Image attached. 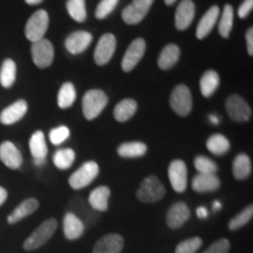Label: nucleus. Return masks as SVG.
<instances>
[{
  "label": "nucleus",
  "instance_id": "nucleus-47",
  "mask_svg": "<svg viewBox=\"0 0 253 253\" xmlns=\"http://www.w3.org/2000/svg\"><path fill=\"white\" fill-rule=\"evenodd\" d=\"M46 163V158H40V160H34V164L37 167H42Z\"/></svg>",
  "mask_w": 253,
  "mask_h": 253
},
{
  "label": "nucleus",
  "instance_id": "nucleus-37",
  "mask_svg": "<svg viewBox=\"0 0 253 253\" xmlns=\"http://www.w3.org/2000/svg\"><path fill=\"white\" fill-rule=\"evenodd\" d=\"M194 163L199 173H216L218 171L217 163L207 156H197Z\"/></svg>",
  "mask_w": 253,
  "mask_h": 253
},
{
  "label": "nucleus",
  "instance_id": "nucleus-9",
  "mask_svg": "<svg viewBox=\"0 0 253 253\" xmlns=\"http://www.w3.org/2000/svg\"><path fill=\"white\" fill-rule=\"evenodd\" d=\"M154 0H132L130 5L123 8L122 19L128 25H137L148 14Z\"/></svg>",
  "mask_w": 253,
  "mask_h": 253
},
{
  "label": "nucleus",
  "instance_id": "nucleus-21",
  "mask_svg": "<svg viewBox=\"0 0 253 253\" xmlns=\"http://www.w3.org/2000/svg\"><path fill=\"white\" fill-rule=\"evenodd\" d=\"M84 224L77 214L73 212L66 213L63 218V233L69 240H75L84 235Z\"/></svg>",
  "mask_w": 253,
  "mask_h": 253
},
{
  "label": "nucleus",
  "instance_id": "nucleus-20",
  "mask_svg": "<svg viewBox=\"0 0 253 253\" xmlns=\"http://www.w3.org/2000/svg\"><path fill=\"white\" fill-rule=\"evenodd\" d=\"M219 186L220 181L216 173H198L192 179V189L199 194L216 191Z\"/></svg>",
  "mask_w": 253,
  "mask_h": 253
},
{
  "label": "nucleus",
  "instance_id": "nucleus-10",
  "mask_svg": "<svg viewBox=\"0 0 253 253\" xmlns=\"http://www.w3.org/2000/svg\"><path fill=\"white\" fill-rule=\"evenodd\" d=\"M116 49V38L112 33H106L100 38L94 50V61L97 66L107 65L112 60Z\"/></svg>",
  "mask_w": 253,
  "mask_h": 253
},
{
  "label": "nucleus",
  "instance_id": "nucleus-31",
  "mask_svg": "<svg viewBox=\"0 0 253 253\" xmlns=\"http://www.w3.org/2000/svg\"><path fill=\"white\" fill-rule=\"evenodd\" d=\"M15 77H17L15 62L11 59H6L2 62L1 69H0V84L4 88L12 87L15 81Z\"/></svg>",
  "mask_w": 253,
  "mask_h": 253
},
{
  "label": "nucleus",
  "instance_id": "nucleus-26",
  "mask_svg": "<svg viewBox=\"0 0 253 253\" xmlns=\"http://www.w3.org/2000/svg\"><path fill=\"white\" fill-rule=\"evenodd\" d=\"M137 110V103L132 99H125L116 104L114 109V118L119 122L129 121Z\"/></svg>",
  "mask_w": 253,
  "mask_h": 253
},
{
  "label": "nucleus",
  "instance_id": "nucleus-36",
  "mask_svg": "<svg viewBox=\"0 0 253 253\" xmlns=\"http://www.w3.org/2000/svg\"><path fill=\"white\" fill-rule=\"evenodd\" d=\"M252 217H253V207L252 205H249V207H246L244 210L240 211L238 214H236V216L229 221V229L232 231L238 230L239 227H243L244 225H246V224L252 219Z\"/></svg>",
  "mask_w": 253,
  "mask_h": 253
},
{
  "label": "nucleus",
  "instance_id": "nucleus-32",
  "mask_svg": "<svg viewBox=\"0 0 253 253\" xmlns=\"http://www.w3.org/2000/svg\"><path fill=\"white\" fill-rule=\"evenodd\" d=\"M75 99H77V90L74 84L71 82L63 84L58 94V106L61 109H67L73 106Z\"/></svg>",
  "mask_w": 253,
  "mask_h": 253
},
{
  "label": "nucleus",
  "instance_id": "nucleus-2",
  "mask_svg": "<svg viewBox=\"0 0 253 253\" xmlns=\"http://www.w3.org/2000/svg\"><path fill=\"white\" fill-rule=\"evenodd\" d=\"M58 229V221L54 218L47 219L41 224L40 226L37 227L28 238L25 240L24 249L26 251H33V250L39 249L40 246L45 245L48 240L52 238L54 232Z\"/></svg>",
  "mask_w": 253,
  "mask_h": 253
},
{
  "label": "nucleus",
  "instance_id": "nucleus-25",
  "mask_svg": "<svg viewBox=\"0 0 253 253\" xmlns=\"http://www.w3.org/2000/svg\"><path fill=\"white\" fill-rule=\"evenodd\" d=\"M219 75L216 71H207L202 75L201 81H199V87H201V93L204 97H210L211 95L214 94L219 86Z\"/></svg>",
  "mask_w": 253,
  "mask_h": 253
},
{
  "label": "nucleus",
  "instance_id": "nucleus-44",
  "mask_svg": "<svg viewBox=\"0 0 253 253\" xmlns=\"http://www.w3.org/2000/svg\"><path fill=\"white\" fill-rule=\"evenodd\" d=\"M208 209L204 208V207H201L197 209V217L201 218V219H204V218L208 217Z\"/></svg>",
  "mask_w": 253,
  "mask_h": 253
},
{
  "label": "nucleus",
  "instance_id": "nucleus-41",
  "mask_svg": "<svg viewBox=\"0 0 253 253\" xmlns=\"http://www.w3.org/2000/svg\"><path fill=\"white\" fill-rule=\"evenodd\" d=\"M231 249L230 242L227 239L216 240L213 244H211L205 250L203 253H229Z\"/></svg>",
  "mask_w": 253,
  "mask_h": 253
},
{
  "label": "nucleus",
  "instance_id": "nucleus-46",
  "mask_svg": "<svg viewBox=\"0 0 253 253\" xmlns=\"http://www.w3.org/2000/svg\"><path fill=\"white\" fill-rule=\"evenodd\" d=\"M209 119H210V122H212L213 125H219L220 120L217 115H210V116H209Z\"/></svg>",
  "mask_w": 253,
  "mask_h": 253
},
{
  "label": "nucleus",
  "instance_id": "nucleus-17",
  "mask_svg": "<svg viewBox=\"0 0 253 253\" xmlns=\"http://www.w3.org/2000/svg\"><path fill=\"white\" fill-rule=\"evenodd\" d=\"M0 161L9 169H19L23 164V156L12 142L6 141L0 144Z\"/></svg>",
  "mask_w": 253,
  "mask_h": 253
},
{
  "label": "nucleus",
  "instance_id": "nucleus-22",
  "mask_svg": "<svg viewBox=\"0 0 253 253\" xmlns=\"http://www.w3.org/2000/svg\"><path fill=\"white\" fill-rule=\"evenodd\" d=\"M110 197V189L106 185L97 186L90 192L89 198H88V203H89L90 208L95 211H107L108 209V201Z\"/></svg>",
  "mask_w": 253,
  "mask_h": 253
},
{
  "label": "nucleus",
  "instance_id": "nucleus-4",
  "mask_svg": "<svg viewBox=\"0 0 253 253\" xmlns=\"http://www.w3.org/2000/svg\"><path fill=\"white\" fill-rule=\"evenodd\" d=\"M49 17L45 9H39L28 19L25 27V36L31 42H37L43 39V36L48 30Z\"/></svg>",
  "mask_w": 253,
  "mask_h": 253
},
{
  "label": "nucleus",
  "instance_id": "nucleus-11",
  "mask_svg": "<svg viewBox=\"0 0 253 253\" xmlns=\"http://www.w3.org/2000/svg\"><path fill=\"white\" fill-rule=\"evenodd\" d=\"M145 49H147V45H145V41L142 38H137V39L132 41L126 48L125 56L122 59L123 72H131L138 65L141 59L143 58Z\"/></svg>",
  "mask_w": 253,
  "mask_h": 253
},
{
  "label": "nucleus",
  "instance_id": "nucleus-15",
  "mask_svg": "<svg viewBox=\"0 0 253 253\" xmlns=\"http://www.w3.org/2000/svg\"><path fill=\"white\" fill-rule=\"evenodd\" d=\"M195 4L191 0H182L177 6L175 26L178 31H184L191 25L195 18Z\"/></svg>",
  "mask_w": 253,
  "mask_h": 253
},
{
  "label": "nucleus",
  "instance_id": "nucleus-24",
  "mask_svg": "<svg viewBox=\"0 0 253 253\" xmlns=\"http://www.w3.org/2000/svg\"><path fill=\"white\" fill-rule=\"evenodd\" d=\"M39 208V202L36 198H28L26 201H24L23 203H20L17 208L14 209V211L9 214L7 218L8 224H15L19 220L24 219L27 216H30L33 212H36Z\"/></svg>",
  "mask_w": 253,
  "mask_h": 253
},
{
  "label": "nucleus",
  "instance_id": "nucleus-39",
  "mask_svg": "<svg viewBox=\"0 0 253 253\" xmlns=\"http://www.w3.org/2000/svg\"><path fill=\"white\" fill-rule=\"evenodd\" d=\"M119 0H101L95 11L96 19H106L115 9Z\"/></svg>",
  "mask_w": 253,
  "mask_h": 253
},
{
  "label": "nucleus",
  "instance_id": "nucleus-45",
  "mask_svg": "<svg viewBox=\"0 0 253 253\" xmlns=\"http://www.w3.org/2000/svg\"><path fill=\"white\" fill-rule=\"evenodd\" d=\"M6 198H7V191L4 188L0 186V205H2L5 203Z\"/></svg>",
  "mask_w": 253,
  "mask_h": 253
},
{
  "label": "nucleus",
  "instance_id": "nucleus-35",
  "mask_svg": "<svg viewBox=\"0 0 253 253\" xmlns=\"http://www.w3.org/2000/svg\"><path fill=\"white\" fill-rule=\"evenodd\" d=\"M75 161V153L73 149L65 148V149H59L53 156V162L58 169L66 170L73 166Z\"/></svg>",
  "mask_w": 253,
  "mask_h": 253
},
{
  "label": "nucleus",
  "instance_id": "nucleus-3",
  "mask_svg": "<svg viewBox=\"0 0 253 253\" xmlns=\"http://www.w3.org/2000/svg\"><path fill=\"white\" fill-rule=\"evenodd\" d=\"M166 195V188L156 176H148L142 181L136 192V197L143 203H155L161 201Z\"/></svg>",
  "mask_w": 253,
  "mask_h": 253
},
{
  "label": "nucleus",
  "instance_id": "nucleus-5",
  "mask_svg": "<svg viewBox=\"0 0 253 253\" xmlns=\"http://www.w3.org/2000/svg\"><path fill=\"white\" fill-rule=\"evenodd\" d=\"M100 168L96 162L89 161L84 163L74 173H72L68 178V183L71 188L74 190H80L86 188L91 182L99 176Z\"/></svg>",
  "mask_w": 253,
  "mask_h": 253
},
{
  "label": "nucleus",
  "instance_id": "nucleus-19",
  "mask_svg": "<svg viewBox=\"0 0 253 253\" xmlns=\"http://www.w3.org/2000/svg\"><path fill=\"white\" fill-rule=\"evenodd\" d=\"M219 14L220 11L217 5L211 6L208 9L207 13L203 15V18L199 20L197 25V30H196V37H197V39L202 40L209 36V33L212 31L214 25H216L218 18H219Z\"/></svg>",
  "mask_w": 253,
  "mask_h": 253
},
{
  "label": "nucleus",
  "instance_id": "nucleus-28",
  "mask_svg": "<svg viewBox=\"0 0 253 253\" xmlns=\"http://www.w3.org/2000/svg\"><path fill=\"white\" fill-rule=\"evenodd\" d=\"M30 150L34 160H40V158H46L48 154V148H47L45 135L41 130H38L31 136L30 138Z\"/></svg>",
  "mask_w": 253,
  "mask_h": 253
},
{
  "label": "nucleus",
  "instance_id": "nucleus-18",
  "mask_svg": "<svg viewBox=\"0 0 253 253\" xmlns=\"http://www.w3.org/2000/svg\"><path fill=\"white\" fill-rule=\"evenodd\" d=\"M27 113V102L18 100L0 113V122L5 126H11L20 121Z\"/></svg>",
  "mask_w": 253,
  "mask_h": 253
},
{
  "label": "nucleus",
  "instance_id": "nucleus-34",
  "mask_svg": "<svg viewBox=\"0 0 253 253\" xmlns=\"http://www.w3.org/2000/svg\"><path fill=\"white\" fill-rule=\"evenodd\" d=\"M66 7H67L68 14L71 15V18L78 23H84L87 19L86 1L84 0H68Z\"/></svg>",
  "mask_w": 253,
  "mask_h": 253
},
{
  "label": "nucleus",
  "instance_id": "nucleus-27",
  "mask_svg": "<svg viewBox=\"0 0 253 253\" xmlns=\"http://www.w3.org/2000/svg\"><path fill=\"white\" fill-rule=\"evenodd\" d=\"M232 172L236 179L242 181V179H246L251 175L252 172V164L251 160L248 155L239 154L237 155L235 161L232 164Z\"/></svg>",
  "mask_w": 253,
  "mask_h": 253
},
{
  "label": "nucleus",
  "instance_id": "nucleus-1",
  "mask_svg": "<svg viewBox=\"0 0 253 253\" xmlns=\"http://www.w3.org/2000/svg\"><path fill=\"white\" fill-rule=\"evenodd\" d=\"M108 104V96L101 89H90L84 95L82 112L88 121L96 119Z\"/></svg>",
  "mask_w": 253,
  "mask_h": 253
},
{
  "label": "nucleus",
  "instance_id": "nucleus-33",
  "mask_svg": "<svg viewBox=\"0 0 253 253\" xmlns=\"http://www.w3.org/2000/svg\"><path fill=\"white\" fill-rule=\"evenodd\" d=\"M233 26V8L232 6L226 4L224 6L223 13H221L219 25H218V32L224 39H227L230 37L231 31Z\"/></svg>",
  "mask_w": 253,
  "mask_h": 253
},
{
  "label": "nucleus",
  "instance_id": "nucleus-49",
  "mask_svg": "<svg viewBox=\"0 0 253 253\" xmlns=\"http://www.w3.org/2000/svg\"><path fill=\"white\" fill-rule=\"evenodd\" d=\"M221 209V204L219 203V202H214L213 203V211H218V210H220Z\"/></svg>",
  "mask_w": 253,
  "mask_h": 253
},
{
  "label": "nucleus",
  "instance_id": "nucleus-50",
  "mask_svg": "<svg viewBox=\"0 0 253 253\" xmlns=\"http://www.w3.org/2000/svg\"><path fill=\"white\" fill-rule=\"evenodd\" d=\"M175 1H176V0H164V2H166L168 6H171Z\"/></svg>",
  "mask_w": 253,
  "mask_h": 253
},
{
  "label": "nucleus",
  "instance_id": "nucleus-13",
  "mask_svg": "<svg viewBox=\"0 0 253 253\" xmlns=\"http://www.w3.org/2000/svg\"><path fill=\"white\" fill-rule=\"evenodd\" d=\"M91 40H93V36L89 32L78 31L69 34L65 41V46L72 54H80L89 47Z\"/></svg>",
  "mask_w": 253,
  "mask_h": 253
},
{
  "label": "nucleus",
  "instance_id": "nucleus-43",
  "mask_svg": "<svg viewBox=\"0 0 253 253\" xmlns=\"http://www.w3.org/2000/svg\"><path fill=\"white\" fill-rule=\"evenodd\" d=\"M246 46H248V53L250 56L253 55V28L250 27L246 32Z\"/></svg>",
  "mask_w": 253,
  "mask_h": 253
},
{
  "label": "nucleus",
  "instance_id": "nucleus-7",
  "mask_svg": "<svg viewBox=\"0 0 253 253\" xmlns=\"http://www.w3.org/2000/svg\"><path fill=\"white\" fill-rule=\"evenodd\" d=\"M31 52L33 62L39 68L49 67L54 60V47L52 42L45 38L32 43Z\"/></svg>",
  "mask_w": 253,
  "mask_h": 253
},
{
  "label": "nucleus",
  "instance_id": "nucleus-30",
  "mask_svg": "<svg viewBox=\"0 0 253 253\" xmlns=\"http://www.w3.org/2000/svg\"><path fill=\"white\" fill-rule=\"evenodd\" d=\"M230 141L224 135H211L207 141V148L211 154L216 156H223L230 150Z\"/></svg>",
  "mask_w": 253,
  "mask_h": 253
},
{
  "label": "nucleus",
  "instance_id": "nucleus-48",
  "mask_svg": "<svg viewBox=\"0 0 253 253\" xmlns=\"http://www.w3.org/2000/svg\"><path fill=\"white\" fill-rule=\"evenodd\" d=\"M25 1H26L28 5H38V4H40L42 0H25Z\"/></svg>",
  "mask_w": 253,
  "mask_h": 253
},
{
  "label": "nucleus",
  "instance_id": "nucleus-6",
  "mask_svg": "<svg viewBox=\"0 0 253 253\" xmlns=\"http://www.w3.org/2000/svg\"><path fill=\"white\" fill-rule=\"evenodd\" d=\"M170 107L178 116H188L192 110V95L185 84H178L170 95Z\"/></svg>",
  "mask_w": 253,
  "mask_h": 253
},
{
  "label": "nucleus",
  "instance_id": "nucleus-14",
  "mask_svg": "<svg viewBox=\"0 0 253 253\" xmlns=\"http://www.w3.org/2000/svg\"><path fill=\"white\" fill-rule=\"evenodd\" d=\"M125 240L118 233H108L103 236L94 245L93 253H121Z\"/></svg>",
  "mask_w": 253,
  "mask_h": 253
},
{
  "label": "nucleus",
  "instance_id": "nucleus-8",
  "mask_svg": "<svg viewBox=\"0 0 253 253\" xmlns=\"http://www.w3.org/2000/svg\"><path fill=\"white\" fill-rule=\"evenodd\" d=\"M225 108L227 115L235 122H246L251 119L252 110L248 102L240 95L233 94L226 100Z\"/></svg>",
  "mask_w": 253,
  "mask_h": 253
},
{
  "label": "nucleus",
  "instance_id": "nucleus-23",
  "mask_svg": "<svg viewBox=\"0 0 253 253\" xmlns=\"http://www.w3.org/2000/svg\"><path fill=\"white\" fill-rule=\"evenodd\" d=\"M179 56H181V49L175 43H169L161 52L158 56V67L163 71L172 68L173 66L178 62Z\"/></svg>",
  "mask_w": 253,
  "mask_h": 253
},
{
  "label": "nucleus",
  "instance_id": "nucleus-29",
  "mask_svg": "<svg viewBox=\"0 0 253 253\" xmlns=\"http://www.w3.org/2000/svg\"><path fill=\"white\" fill-rule=\"evenodd\" d=\"M147 151L148 147L143 142H126L118 148V154L123 158L142 157Z\"/></svg>",
  "mask_w": 253,
  "mask_h": 253
},
{
  "label": "nucleus",
  "instance_id": "nucleus-42",
  "mask_svg": "<svg viewBox=\"0 0 253 253\" xmlns=\"http://www.w3.org/2000/svg\"><path fill=\"white\" fill-rule=\"evenodd\" d=\"M253 8V0H244L238 8V15L240 19H245L251 13Z\"/></svg>",
  "mask_w": 253,
  "mask_h": 253
},
{
  "label": "nucleus",
  "instance_id": "nucleus-38",
  "mask_svg": "<svg viewBox=\"0 0 253 253\" xmlns=\"http://www.w3.org/2000/svg\"><path fill=\"white\" fill-rule=\"evenodd\" d=\"M203 244V240L199 237H192L179 243L176 246L175 253H196Z\"/></svg>",
  "mask_w": 253,
  "mask_h": 253
},
{
  "label": "nucleus",
  "instance_id": "nucleus-40",
  "mask_svg": "<svg viewBox=\"0 0 253 253\" xmlns=\"http://www.w3.org/2000/svg\"><path fill=\"white\" fill-rule=\"evenodd\" d=\"M71 135V131L66 126H56V128L50 130L49 132V140L52 142L53 144L59 145L65 142Z\"/></svg>",
  "mask_w": 253,
  "mask_h": 253
},
{
  "label": "nucleus",
  "instance_id": "nucleus-16",
  "mask_svg": "<svg viewBox=\"0 0 253 253\" xmlns=\"http://www.w3.org/2000/svg\"><path fill=\"white\" fill-rule=\"evenodd\" d=\"M190 209L184 202L172 204L167 213V224L170 229H178L190 218Z\"/></svg>",
  "mask_w": 253,
  "mask_h": 253
},
{
  "label": "nucleus",
  "instance_id": "nucleus-12",
  "mask_svg": "<svg viewBox=\"0 0 253 253\" xmlns=\"http://www.w3.org/2000/svg\"><path fill=\"white\" fill-rule=\"evenodd\" d=\"M169 181L176 192H184L188 185V169L182 160H175L170 163L168 169Z\"/></svg>",
  "mask_w": 253,
  "mask_h": 253
}]
</instances>
